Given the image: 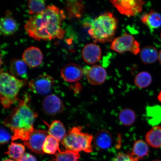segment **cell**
Here are the masks:
<instances>
[{
	"label": "cell",
	"instance_id": "obj_28",
	"mask_svg": "<svg viewBox=\"0 0 161 161\" xmlns=\"http://www.w3.org/2000/svg\"><path fill=\"white\" fill-rule=\"evenodd\" d=\"M119 119L121 123L125 126L131 125L135 121L136 114L130 108H125L120 112Z\"/></svg>",
	"mask_w": 161,
	"mask_h": 161
},
{
	"label": "cell",
	"instance_id": "obj_4",
	"mask_svg": "<svg viewBox=\"0 0 161 161\" xmlns=\"http://www.w3.org/2000/svg\"><path fill=\"white\" fill-rule=\"evenodd\" d=\"M27 84V80L19 79L7 72L1 70L0 96L1 103L7 109L19 100L18 94Z\"/></svg>",
	"mask_w": 161,
	"mask_h": 161
},
{
	"label": "cell",
	"instance_id": "obj_35",
	"mask_svg": "<svg viewBox=\"0 0 161 161\" xmlns=\"http://www.w3.org/2000/svg\"><path fill=\"white\" fill-rule=\"evenodd\" d=\"M158 98L159 100L161 102V91L160 92L159 94Z\"/></svg>",
	"mask_w": 161,
	"mask_h": 161
},
{
	"label": "cell",
	"instance_id": "obj_3",
	"mask_svg": "<svg viewBox=\"0 0 161 161\" xmlns=\"http://www.w3.org/2000/svg\"><path fill=\"white\" fill-rule=\"evenodd\" d=\"M118 21L112 13H106L94 19L88 33L95 42L106 43L113 41Z\"/></svg>",
	"mask_w": 161,
	"mask_h": 161
},
{
	"label": "cell",
	"instance_id": "obj_23",
	"mask_svg": "<svg viewBox=\"0 0 161 161\" xmlns=\"http://www.w3.org/2000/svg\"><path fill=\"white\" fill-rule=\"evenodd\" d=\"M48 133L61 142L66 136V130L64 125L59 120H55L49 125Z\"/></svg>",
	"mask_w": 161,
	"mask_h": 161
},
{
	"label": "cell",
	"instance_id": "obj_10",
	"mask_svg": "<svg viewBox=\"0 0 161 161\" xmlns=\"http://www.w3.org/2000/svg\"><path fill=\"white\" fill-rule=\"evenodd\" d=\"M42 108L45 113L48 115L54 116L63 112V102L55 94L46 97L42 103Z\"/></svg>",
	"mask_w": 161,
	"mask_h": 161
},
{
	"label": "cell",
	"instance_id": "obj_5",
	"mask_svg": "<svg viewBox=\"0 0 161 161\" xmlns=\"http://www.w3.org/2000/svg\"><path fill=\"white\" fill-rule=\"evenodd\" d=\"M80 126L74 127L70 129L62 141V144L66 149L73 152L86 153L92 152L93 136L88 133L82 131Z\"/></svg>",
	"mask_w": 161,
	"mask_h": 161
},
{
	"label": "cell",
	"instance_id": "obj_9",
	"mask_svg": "<svg viewBox=\"0 0 161 161\" xmlns=\"http://www.w3.org/2000/svg\"><path fill=\"white\" fill-rule=\"evenodd\" d=\"M48 135L46 130H35L29 140L24 142V144L32 152L37 154H43L42 147Z\"/></svg>",
	"mask_w": 161,
	"mask_h": 161
},
{
	"label": "cell",
	"instance_id": "obj_29",
	"mask_svg": "<svg viewBox=\"0 0 161 161\" xmlns=\"http://www.w3.org/2000/svg\"><path fill=\"white\" fill-rule=\"evenodd\" d=\"M134 82L138 87L146 88L152 83V76L148 72H142L136 75Z\"/></svg>",
	"mask_w": 161,
	"mask_h": 161
},
{
	"label": "cell",
	"instance_id": "obj_11",
	"mask_svg": "<svg viewBox=\"0 0 161 161\" xmlns=\"http://www.w3.org/2000/svg\"><path fill=\"white\" fill-rule=\"evenodd\" d=\"M22 58L25 64L31 68L37 67L43 60V55L39 48L31 46L24 51Z\"/></svg>",
	"mask_w": 161,
	"mask_h": 161
},
{
	"label": "cell",
	"instance_id": "obj_33",
	"mask_svg": "<svg viewBox=\"0 0 161 161\" xmlns=\"http://www.w3.org/2000/svg\"><path fill=\"white\" fill-rule=\"evenodd\" d=\"M18 161H37L35 156L29 153H25Z\"/></svg>",
	"mask_w": 161,
	"mask_h": 161
},
{
	"label": "cell",
	"instance_id": "obj_34",
	"mask_svg": "<svg viewBox=\"0 0 161 161\" xmlns=\"http://www.w3.org/2000/svg\"><path fill=\"white\" fill-rule=\"evenodd\" d=\"M158 59L160 63L161 64V50L159 52Z\"/></svg>",
	"mask_w": 161,
	"mask_h": 161
},
{
	"label": "cell",
	"instance_id": "obj_17",
	"mask_svg": "<svg viewBox=\"0 0 161 161\" xmlns=\"http://www.w3.org/2000/svg\"><path fill=\"white\" fill-rule=\"evenodd\" d=\"M19 28L17 22L11 15L8 14L2 17L0 23V32L5 36L12 35L17 31Z\"/></svg>",
	"mask_w": 161,
	"mask_h": 161
},
{
	"label": "cell",
	"instance_id": "obj_14",
	"mask_svg": "<svg viewBox=\"0 0 161 161\" xmlns=\"http://www.w3.org/2000/svg\"><path fill=\"white\" fill-rule=\"evenodd\" d=\"M106 77V69L100 65L92 66L86 73V78L88 81L93 85H99L103 83Z\"/></svg>",
	"mask_w": 161,
	"mask_h": 161
},
{
	"label": "cell",
	"instance_id": "obj_21",
	"mask_svg": "<svg viewBox=\"0 0 161 161\" xmlns=\"http://www.w3.org/2000/svg\"><path fill=\"white\" fill-rule=\"evenodd\" d=\"M66 9L70 17L80 18L85 11V7L81 1H69L66 3Z\"/></svg>",
	"mask_w": 161,
	"mask_h": 161
},
{
	"label": "cell",
	"instance_id": "obj_2",
	"mask_svg": "<svg viewBox=\"0 0 161 161\" xmlns=\"http://www.w3.org/2000/svg\"><path fill=\"white\" fill-rule=\"evenodd\" d=\"M30 100L29 95L25 94L4 120L3 124L13 132L12 140L20 139L26 142L35 130L34 123L37 115L29 106Z\"/></svg>",
	"mask_w": 161,
	"mask_h": 161
},
{
	"label": "cell",
	"instance_id": "obj_15",
	"mask_svg": "<svg viewBox=\"0 0 161 161\" xmlns=\"http://www.w3.org/2000/svg\"><path fill=\"white\" fill-rule=\"evenodd\" d=\"M113 143V139L112 134L106 130L99 131L94 137V146L98 151L109 149L112 146Z\"/></svg>",
	"mask_w": 161,
	"mask_h": 161
},
{
	"label": "cell",
	"instance_id": "obj_38",
	"mask_svg": "<svg viewBox=\"0 0 161 161\" xmlns=\"http://www.w3.org/2000/svg\"><path fill=\"white\" fill-rule=\"evenodd\" d=\"M160 39H161V33L160 34Z\"/></svg>",
	"mask_w": 161,
	"mask_h": 161
},
{
	"label": "cell",
	"instance_id": "obj_12",
	"mask_svg": "<svg viewBox=\"0 0 161 161\" xmlns=\"http://www.w3.org/2000/svg\"><path fill=\"white\" fill-rule=\"evenodd\" d=\"M60 74L65 81L75 82L81 79L83 71L80 66L75 64L70 63L64 66Z\"/></svg>",
	"mask_w": 161,
	"mask_h": 161
},
{
	"label": "cell",
	"instance_id": "obj_1",
	"mask_svg": "<svg viewBox=\"0 0 161 161\" xmlns=\"http://www.w3.org/2000/svg\"><path fill=\"white\" fill-rule=\"evenodd\" d=\"M64 12L54 5H48L26 21L25 30L30 37L40 40L62 39L65 31L62 28L65 18Z\"/></svg>",
	"mask_w": 161,
	"mask_h": 161
},
{
	"label": "cell",
	"instance_id": "obj_20",
	"mask_svg": "<svg viewBox=\"0 0 161 161\" xmlns=\"http://www.w3.org/2000/svg\"><path fill=\"white\" fill-rule=\"evenodd\" d=\"M158 50L154 46H147L141 51V59L144 64H152L158 60Z\"/></svg>",
	"mask_w": 161,
	"mask_h": 161
},
{
	"label": "cell",
	"instance_id": "obj_24",
	"mask_svg": "<svg viewBox=\"0 0 161 161\" xmlns=\"http://www.w3.org/2000/svg\"><path fill=\"white\" fill-rule=\"evenodd\" d=\"M146 115L150 125H158L161 122V107L158 105L148 107L146 108Z\"/></svg>",
	"mask_w": 161,
	"mask_h": 161
},
{
	"label": "cell",
	"instance_id": "obj_19",
	"mask_svg": "<svg viewBox=\"0 0 161 161\" xmlns=\"http://www.w3.org/2000/svg\"><path fill=\"white\" fill-rule=\"evenodd\" d=\"M141 20L143 24L152 29H158L161 26V15L153 10L143 15Z\"/></svg>",
	"mask_w": 161,
	"mask_h": 161
},
{
	"label": "cell",
	"instance_id": "obj_36",
	"mask_svg": "<svg viewBox=\"0 0 161 161\" xmlns=\"http://www.w3.org/2000/svg\"><path fill=\"white\" fill-rule=\"evenodd\" d=\"M3 161H15L14 160L11 159H7Z\"/></svg>",
	"mask_w": 161,
	"mask_h": 161
},
{
	"label": "cell",
	"instance_id": "obj_22",
	"mask_svg": "<svg viewBox=\"0 0 161 161\" xmlns=\"http://www.w3.org/2000/svg\"><path fill=\"white\" fill-rule=\"evenodd\" d=\"M146 140L147 143L154 148L161 147V127L154 126L147 133Z\"/></svg>",
	"mask_w": 161,
	"mask_h": 161
},
{
	"label": "cell",
	"instance_id": "obj_37",
	"mask_svg": "<svg viewBox=\"0 0 161 161\" xmlns=\"http://www.w3.org/2000/svg\"><path fill=\"white\" fill-rule=\"evenodd\" d=\"M152 161H161V160H153Z\"/></svg>",
	"mask_w": 161,
	"mask_h": 161
},
{
	"label": "cell",
	"instance_id": "obj_8",
	"mask_svg": "<svg viewBox=\"0 0 161 161\" xmlns=\"http://www.w3.org/2000/svg\"><path fill=\"white\" fill-rule=\"evenodd\" d=\"M54 82V80L51 76L44 73L30 80L29 87L34 93L45 95L51 92Z\"/></svg>",
	"mask_w": 161,
	"mask_h": 161
},
{
	"label": "cell",
	"instance_id": "obj_16",
	"mask_svg": "<svg viewBox=\"0 0 161 161\" xmlns=\"http://www.w3.org/2000/svg\"><path fill=\"white\" fill-rule=\"evenodd\" d=\"M149 152L147 144L144 141L140 140L135 142L132 151L127 155L131 161H138L148 156Z\"/></svg>",
	"mask_w": 161,
	"mask_h": 161
},
{
	"label": "cell",
	"instance_id": "obj_31",
	"mask_svg": "<svg viewBox=\"0 0 161 161\" xmlns=\"http://www.w3.org/2000/svg\"><path fill=\"white\" fill-rule=\"evenodd\" d=\"M11 136L9 133L4 128H1V134H0V143L1 144L7 143L11 139Z\"/></svg>",
	"mask_w": 161,
	"mask_h": 161
},
{
	"label": "cell",
	"instance_id": "obj_32",
	"mask_svg": "<svg viewBox=\"0 0 161 161\" xmlns=\"http://www.w3.org/2000/svg\"><path fill=\"white\" fill-rule=\"evenodd\" d=\"M113 161H131L127 155L124 153H119Z\"/></svg>",
	"mask_w": 161,
	"mask_h": 161
},
{
	"label": "cell",
	"instance_id": "obj_7",
	"mask_svg": "<svg viewBox=\"0 0 161 161\" xmlns=\"http://www.w3.org/2000/svg\"><path fill=\"white\" fill-rule=\"evenodd\" d=\"M110 2L121 14L129 17H134L141 13L143 6L146 3L141 0H114Z\"/></svg>",
	"mask_w": 161,
	"mask_h": 161
},
{
	"label": "cell",
	"instance_id": "obj_27",
	"mask_svg": "<svg viewBox=\"0 0 161 161\" xmlns=\"http://www.w3.org/2000/svg\"><path fill=\"white\" fill-rule=\"evenodd\" d=\"M55 156V161H78L80 154L78 152L69 150L62 151L59 149Z\"/></svg>",
	"mask_w": 161,
	"mask_h": 161
},
{
	"label": "cell",
	"instance_id": "obj_6",
	"mask_svg": "<svg viewBox=\"0 0 161 161\" xmlns=\"http://www.w3.org/2000/svg\"><path fill=\"white\" fill-rule=\"evenodd\" d=\"M110 49L120 54L130 52L135 55H137L140 51V43L133 36L127 33L114 39Z\"/></svg>",
	"mask_w": 161,
	"mask_h": 161
},
{
	"label": "cell",
	"instance_id": "obj_18",
	"mask_svg": "<svg viewBox=\"0 0 161 161\" xmlns=\"http://www.w3.org/2000/svg\"><path fill=\"white\" fill-rule=\"evenodd\" d=\"M25 62L21 59L14 58L10 62V71L12 75L27 80V69Z\"/></svg>",
	"mask_w": 161,
	"mask_h": 161
},
{
	"label": "cell",
	"instance_id": "obj_26",
	"mask_svg": "<svg viewBox=\"0 0 161 161\" xmlns=\"http://www.w3.org/2000/svg\"><path fill=\"white\" fill-rule=\"evenodd\" d=\"M25 148L23 145L17 143L11 142L5 153L10 158L19 161L25 154Z\"/></svg>",
	"mask_w": 161,
	"mask_h": 161
},
{
	"label": "cell",
	"instance_id": "obj_30",
	"mask_svg": "<svg viewBox=\"0 0 161 161\" xmlns=\"http://www.w3.org/2000/svg\"><path fill=\"white\" fill-rule=\"evenodd\" d=\"M45 2L43 0H30L28 1L29 13L30 14L34 15L41 13L45 9Z\"/></svg>",
	"mask_w": 161,
	"mask_h": 161
},
{
	"label": "cell",
	"instance_id": "obj_25",
	"mask_svg": "<svg viewBox=\"0 0 161 161\" xmlns=\"http://www.w3.org/2000/svg\"><path fill=\"white\" fill-rule=\"evenodd\" d=\"M59 142L57 139L48 135L42 147L43 152L48 154H56L59 149Z\"/></svg>",
	"mask_w": 161,
	"mask_h": 161
},
{
	"label": "cell",
	"instance_id": "obj_13",
	"mask_svg": "<svg viewBox=\"0 0 161 161\" xmlns=\"http://www.w3.org/2000/svg\"><path fill=\"white\" fill-rule=\"evenodd\" d=\"M102 55L101 49L95 44H87L82 50V55L84 60L86 63L92 65L99 61Z\"/></svg>",
	"mask_w": 161,
	"mask_h": 161
}]
</instances>
